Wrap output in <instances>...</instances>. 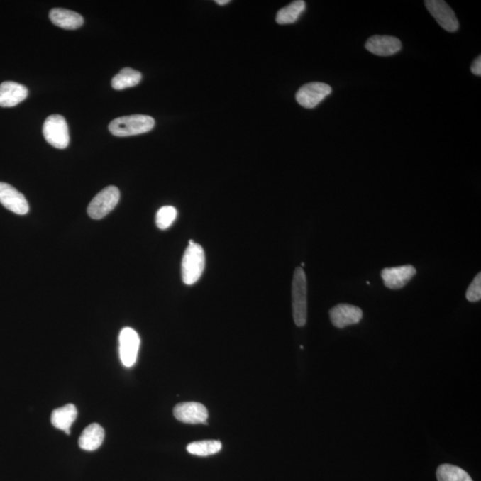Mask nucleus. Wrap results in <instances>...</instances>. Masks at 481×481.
<instances>
[{
  "instance_id": "39448f33",
  "label": "nucleus",
  "mask_w": 481,
  "mask_h": 481,
  "mask_svg": "<svg viewBox=\"0 0 481 481\" xmlns=\"http://www.w3.org/2000/svg\"><path fill=\"white\" fill-rule=\"evenodd\" d=\"M120 190L116 187L104 188L93 198L88 207V214L93 219H101L109 214L120 201Z\"/></svg>"
},
{
  "instance_id": "20e7f679",
  "label": "nucleus",
  "mask_w": 481,
  "mask_h": 481,
  "mask_svg": "<svg viewBox=\"0 0 481 481\" xmlns=\"http://www.w3.org/2000/svg\"><path fill=\"white\" fill-rule=\"evenodd\" d=\"M43 136L48 144L55 148L65 149L70 143L68 124L61 115H50L43 125Z\"/></svg>"
},
{
  "instance_id": "7ed1b4c3",
  "label": "nucleus",
  "mask_w": 481,
  "mask_h": 481,
  "mask_svg": "<svg viewBox=\"0 0 481 481\" xmlns=\"http://www.w3.org/2000/svg\"><path fill=\"white\" fill-rule=\"evenodd\" d=\"M306 294H308V284H306L305 272L302 267H297L294 271V279H292V297L294 319L296 326L299 327L306 325V317H308Z\"/></svg>"
},
{
  "instance_id": "423d86ee",
  "label": "nucleus",
  "mask_w": 481,
  "mask_h": 481,
  "mask_svg": "<svg viewBox=\"0 0 481 481\" xmlns=\"http://www.w3.org/2000/svg\"><path fill=\"white\" fill-rule=\"evenodd\" d=\"M332 93V88L323 82H310L302 86L296 94L299 106L312 109Z\"/></svg>"
},
{
  "instance_id": "f03ea898",
  "label": "nucleus",
  "mask_w": 481,
  "mask_h": 481,
  "mask_svg": "<svg viewBox=\"0 0 481 481\" xmlns=\"http://www.w3.org/2000/svg\"><path fill=\"white\" fill-rule=\"evenodd\" d=\"M155 121L148 115L135 114L114 118L109 124V131L116 137H130L152 131Z\"/></svg>"
},
{
  "instance_id": "412c9836",
  "label": "nucleus",
  "mask_w": 481,
  "mask_h": 481,
  "mask_svg": "<svg viewBox=\"0 0 481 481\" xmlns=\"http://www.w3.org/2000/svg\"><path fill=\"white\" fill-rule=\"evenodd\" d=\"M222 444L219 441H195L187 446L189 454L197 456H209L217 454L221 450Z\"/></svg>"
},
{
  "instance_id": "f257e3e1",
  "label": "nucleus",
  "mask_w": 481,
  "mask_h": 481,
  "mask_svg": "<svg viewBox=\"0 0 481 481\" xmlns=\"http://www.w3.org/2000/svg\"><path fill=\"white\" fill-rule=\"evenodd\" d=\"M204 267L205 253L203 247L190 240L181 264L184 284L192 285L197 283L203 275Z\"/></svg>"
},
{
  "instance_id": "b1692460",
  "label": "nucleus",
  "mask_w": 481,
  "mask_h": 481,
  "mask_svg": "<svg viewBox=\"0 0 481 481\" xmlns=\"http://www.w3.org/2000/svg\"><path fill=\"white\" fill-rule=\"evenodd\" d=\"M470 70H472V72L473 73L474 75L477 76H480L481 75V57L479 55L475 59V61L473 62V64L472 65V67H470Z\"/></svg>"
},
{
  "instance_id": "0eeeda50",
  "label": "nucleus",
  "mask_w": 481,
  "mask_h": 481,
  "mask_svg": "<svg viewBox=\"0 0 481 481\" xmlns=\"http://www.w3.org/2000/svg\"><path fill=\"white\" fill-rule=\"evenodd\" d=\"M120 358L121 363L128 368L133 367L137 361L140 338L134 329L126 327L121 330L120 337Z\"/></svg>"
},
{
  "instance_id": "f3484780",
  "label": "nucleus",
  "mask_w": 481,
  "mask_h": 481,
  "mask_svg": "<svg viewBox=\"0 0 481 481\" xmlns=\"http://www.w3.org/2000/svg\"><path fill=\"white\" fill-rule=\"evenodd\" d=\"M77 416H78V411L76 407L72 404H68L59 409H55L52 413L51 423L54 427L59 429V430L64 431L66 434L71 433L72 425L74 423Z\"/></svg>"
},
{
  "instance_id": "393cba45",
  "label": "nucleus",
  "mask_w": 481,
  "mask_h": 481,
  "mask_svg": "<svg viewBox=\"0 0 481 481\" xmlns=\"http://www.w3.org/2000/svg\"><path fill=\"white\" fill-rule=\"evenodd\" d=\"M229 2H230L229 0H217V1H216V3H217L218 5L221 6L228 4Z\"/></svg>"
},
{
  "instance_id": "9d476101",
  "label": "nucleus",
  "mask_w": 481,
  "mask_h": 481,
  "mask_svg": "<svg viewBox=\"0 0 481 481\" xmlns=\"http://www.w3.org/2000/svg\"><path fill=\"white\" fill-rule=\"evenodd\" d=\"M174 416L184 424H205L208 419V410L203 404L198 402H184L174 407Z\"/></svg>"
},
{
  "instance_id": "f8f14e48",
  "label": "nucleus",
  "mask_w": 481,
  "mask_h": 481,
  "mask_svg": "<svg viewBox=\"0 0 481 481\" xmlns=\"http://www.w3.org/2000/svg\"><path fill=\"white\" fill-rule=\"evenodd\" d=\"M329 316L333 325L337 328L355 325L360 322L363 311L358 306L350 304H338L330 310Z\"/></svg>"
},
{
  "instance_id": "9b49d317",
  "label": "nucleus",
  "mask_w": 481,
  "mask_h": 481,
  "mask_svg": "<svg viewBox=\"0 0 481 481\" xmlns=\"http://www.w3.org/2000/svg\"><path fill=\"white\" fill-rule=\"evenodd\" d=\"M416 274V267L411 265H406V266L385 268L382 271V278L387 288L399 290L406 287Z\"/></svg>"
},
{
  "instance_id": "1a4fd4ad",
  "label": "nucleus",
  "mask_w": 481,
  "mask_h": 481,
  "mask_svg": "<svg viewBox=\"0 0 481 481\" xmlns=\"http://www.w3.org/2000/svg\"><path fill=\"white\" fill-rule=\"evenodd\" d=\"M0 204L16 214L26 215L29 211V204L26 197L5 182H0Z\"/></svg>"
},
{
  "instance_id": "4be33fe9",
  "label": "nucleus",
  "mask_w": 481,
  "mask_h": 481,
  "mask_svg": "<svg viewBox=\"0 0 481 481\" xmlns=\"http://www.w3.org/2000/svg\"><path fill=\"white\" fill-rule=\"evenodd\" d=\"M177 211L173 206H163L156 214V225L158 228L166 230L176 221Z\"/></svg>"
},
{
  "instance_id": "4468645a",
  "label": "nucleus",
  "mask_w": 481,
  "mask_h": 481,
  "mask_svg": "<svg viewBox=\"0 0 481 481\" xmlns=\"http://www.w3.org/2000/svg\"><path fill=\"white\" fill-rule=\"evenodd\" d=\"M28 89L26 86L15 82H5L0 84V106L13 107L26 99Z\"/></svg>"
},
{
  "instance_id": "6ab92c4d",
  "label": "nucleus",
  "mask_w": 481,
  "mask_h": 481,
  "mask_svg": "<svg viewBox=\"0 0 481 481\" xmlns=\"http://www.w3.org/2000/svg\"><path fill=\"white\" fill-rule=\"evenodd\" d=\"M306 3L303 0H296L285 8L279 10L277 23L279 24H292L297 22L302 13L305 11Z\"/></svg>"
},
{
  "instance_id": "5701e85b",
  "label": "nucleus",
  "mask_w": 481,
  "mask_h": 481,
  "mask_svg": "<svg viewBox=\"0 0 481 481\" xmlns=\"http://www.w3.org/2000/svg\"><path fill=\"white\" fill-rule=\"evenodd\" d=\"M466 299L470 302H477L481 299V274L474 277L466 292Z\"/></svg>"
},
{
  "instance_id": "6e6552de",
  "label": "nucleus",
  "mask_w": 481,
  "mask_h": 481,
  "mask_svg": "<svg viewBox=\"0 0 481 481\" xmlns=\"http://www.w3.org/2000/svg\"><path fill=\"white\" fill-rule=\"evenodd\" d=\"M424 4L428 11L444 30L449 33H455L458 30V20L447 2L443 0H427Z\"/></svg>"
},
{
  "instance_id": "2eb2a0df",
  "label": "nucleus",
  "mask_w": 481,
  "mask_h": 481,
  "mask_svg": "<svg viewBox=\"0 0 481 481\" xmlns=\"http://www.w3.org/2000/svg\"><path fill=\"white\" fill-rule=\"evenodd\" d=\"M51 22L66 30H76L82 27L84 19L79 13L64 9H54L50 12Z\"/></svg>"
},
{
  "instance_id": "ddd939ff",
  "label": "nucleus",
  "mask_w": 481,
  "mask_h": 481,
  "mask_svg": "<svg viewBox=\"0 0 481 481\" xmlns=\"http://www.w3.org/2000/svg\"><path fill=\"white\" fill-rule=\"evenodd\" d=\"M402 44L399 38L392 36L371 37L365 43V48L378 57H390L400 51Z\"/></svg>"
},
{
  "instance_id": "a211bd4d",
  "label": "nucleus",
  "mask_w": 481,
  "mask_h": 481,
  "mask_svg": "<svg viewBox=\"0 0 481 481\" xmlns=\"http://www.w3.org/2000/svg\"><path fill=\"white\" fill-rule=\"evenodd\" d=\"M141 72L131 68H123L111 79V86L116 90H123L137 86L141 82Z\"/></svg>"
},
{
  "instance_id": "dca6fc26",
  "label": "nucleus",
  "mask_w": 481,
  "mask_h": 481,
  "mask_svg": "<svg viewBox=\"0 0 481 481\" xmlns=\"http://www.w3.org/2000/svg\"><path fill=\"white\" fill-rule=\"evenodd\" d=\"M104 430L99 424H92L83 431L79 438V448L85 451H95L103 444Z\"/></svg>"
},
{
  "instance_id": "aec40b11",
  "label": "nucleus",
  "mask_w": 481,
  "mask_h": 481,
  "mask_svg": "<svg viewBox=\"0 0 481 481\" xmlns=\"http://www.w3.org/2000/svg\"><path fill=\"white\" fill-rule=\"evenodd\" d=\"M437 479L438 481H473L465 470L448 463L438 467Z\"/></svg>"
}]
</instances>
